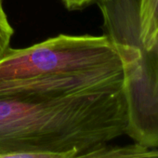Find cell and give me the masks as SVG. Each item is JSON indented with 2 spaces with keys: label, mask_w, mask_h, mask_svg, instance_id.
Instances as JSON below:
<instances>
[{
  "label": "cell",
  "mask_w": 158,
  "mask_h": 158,
  "mask_svg": "<svg viewBox=\"0 0 158 158\" xmlns=\"http://www.w3.org/2000/svg\"><path fill=\"white\" fill-rule=\"evenodd\" d=\"M127 129L124 87L0 96V153H80Z\"/></svg>",
  "instance_id": "1"
},
{
  "label": "cell",
  "mask_w": 158,
  "mask_h": 158,
  "mask_svg": "<svg viewBox=\"0 0 158 158\" xmlns=\"http://www.w3.org/2000/svg\"><path fill=\"white\" fill-rule=\"evenodd\" d=\"M123 87L120 56L105 35H59L28 48H10L0 59V96Z\"/></svg>",
  "instance_id": "2"
},
{
  "label": "cell",
  "mask_w": 158,
  "mask_h": 158,
  "mask_svg": "<svg viewBox=\"0 0 158 158\" xmlns=\"http://www.w3.org/2000/svg\"><path fill=\"white\" fill-rule=\"evenodd\" d=\"M104 35L123 65L128 112L127 136L158 148V36L146 48L139 35L138 0H100Z\"/></svg>",
  "instance_id": "3"
},
{
  "label": "cell",
  "mask_w": 158,
  "mask_h": 158,
  "mask_svg": "<svg viewBox=\"0 0 158 158\" xmlns=\"http://www.w3.org/2000/svg\"><path fill=\"white\" fill-rule=\"evenodd\" d=\"M71 158H158V148H150L136 142L128 145L106 144L75 153Z\"/></svg>",
  "instance_id": "4"
},
{
  "label": "cell",
  "mask_w": 158,
  "mask_h": 158,
  "mask_svg": "<svg viewBox=\"0 0 158 158\" xmlns=\"http://www.w3.org/2000/svg\"><path fill=\"white\" fill-rule=\"evenodd\" d=\"M139 35L146 48L158 36V0H138Z\"/></svg>",
  "instance_id": "5"
},
{
  "label": "cell",
  "mask_w": 158,
  "mask_h": 158,
  "mask_svg": "<svg viewBox=\"0 0 158 158\" xmlns=\"http://www.w3.org/2000/svg\"><path fill=\"white\" fill-rule=\"evenodd\" d=\"M13 35L14 29L5 11L3 0H0V59L10 48V41Z\"/></svg>",
  "instance_id": "6"
},
{
  "label": "cell",
  "mask_w": 158,
  "mask_h": 158,
  "mask_svg": "<svg viewBox=\"0 0 158 158\" xmlns=\"http://www.w3.org/2000/svg\"><path fill=\"white\" fill-rule=\"evenodd\" d=\"M76 152H5L0 153V158H71Z\"/></svg>",
  "instance_id": "7"
},
{
  "label": "cell",
  "mask_w": 158,
  "mask_h": 158,
  "mask_svg": "<svg viewBox=\"0 0 158 158\" xmlns=\"http://www.w3.org/2000/svg\"><path fill=\"white\" fill-rule=\"evenodd\" d=\"M100 0H61L62 4L68 10H80Z\"/></svg>",
  "instance_id": "8"
}]
</instances>
